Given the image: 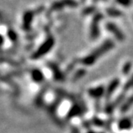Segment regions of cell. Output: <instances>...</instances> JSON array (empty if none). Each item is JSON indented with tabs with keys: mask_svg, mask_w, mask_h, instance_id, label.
<instances>
[{
	"mask_svg": "<svg viewBox=\"0 0 133 133\" xmlns=\"http://www.w3.org/2000/svg\"><path fill=\"white\" fill-rule=\"evenodd\" d=\"M118 127L120 129H129L132 127V122L128 118L122 119L119 122Z\"/></svg>",
	"mask_w": 133,
	"mask_h": 133,
	"instance_id": "52a82bcc",
	"label": "cell"
},
{
	"mask_svg": "<svg viewBox=\"0 0 133 133\" xmlns=\"http://www.w3.org/2000/svg\"><path fill=\"white\" fill-rule=\"evenodd\" d=\"M114 47V43L112 42L110 40H107L105 42L103 43V44L101 46H100L99 48H98L95 51L91 52L90 54L84 58L82 59L81 63L85 64V65H91L100 57L103 54H104L105 52L109 51L110 49Z\"/></svg>",
	"mask_w": 133,
	"mask_h": 133,
	"instance_id": "6da1fadb",
	"label": "cell"
},
{
	"mask_svg": "<svg viewBox=\"0 0 133 133\" xmlns=\"http://www.w3.org/2000/svg\"><path fill=\"white\" fill-rule=\"evenodd\" d=\"M133 104V95L129 98L125 103L124 104V105L122 106L121 107V112H127L129 109V108Z\"/></svg>",
	"mask_w": 133,
	"mask_h": 133,
	"instance_id": "9c48e42d",
	"label": "cell"
},
{
	"mask_svg": "<svg viewBox=\"0 0 133 133\" xmlns=\"http://www.w3.org/2000/svg\"><path fill=\"white\" fill-rule=\"evenodd\" d=\"M104 87H96V88H93V89H91L89 90V94L91 95L92 97H94V98H98L101 97V95L104 94Z\"/></svg>",
	"mask_w": 133,
	"mask_h": 133,
	"instance_id": "8992f818",
	"label": "cell"
},
{
	"mask_svg": "<svg viewBox=\"0 0 133 133\" xmlns=\"http://www.w3.org/2000/svg\"><path fill=\"white\" fill-rule=\"evenodd\" d=\"M78 4L75 0H60L54 2L51 6V10H59L64 6H70V7H76Z\"/></svg>",
	"mask_w": 133,
	"mask_h": 133,
	"instance_id": "3957f363",
	"label": "cell"
},
{
	"mask_svg": "<svg viewBox=\"0 0 133 133\" xmlns=\"http://www.w3.org/2000/svg\"><path fill=\"white\" fill-rule=\"evenodd\" d=\"M116 2L119 5L124 6V7H128L132 4V0H115Z\"/></svg>",
	"mask_w": 133,
	"mask_h": 133,
	"instance_id": "8fae6325",
	"label": "cell"
},
{
	"mask_svg": "<svg viewBox=\"0 0 133 133\" xmlns=\"http://www.w3.org/2000/svg\"><path fill=\"white\" fill-rule=\"evenodd\" d=\"M80 113V108L78 107H73L72 109L70 110V113H69V116H70V117H72V116H76L78 114H79Z\"/></svg>",
	"mask_w": 133,
	"mask_h": 133,
	"instance_id": "7c38bea8",
	"label": "cell"
},
{
	"mask_svg": "<svg viewBox=\"0 0 133 133\" xmlns=\"http://www.w3.org/2000/svg\"><path fill=\"white\" fill-rule=\"evenodd\" d=\"M131 70V63H127L124 66V68H123V72H124L125 75H127V73H129V72Z\"/></svg>",
	"mask_w": 133,
	"mask_h": 133,
	"instance_id": "4fadbf2b",
	"label": "cell"
},
{
	"mask_svg": "<svg viewBox=\"0 0 133 133\" xmlns=\"http://www.w3.org/2000/svg\"><path fill=\"white\" fill-rule=\"evenodd\" d=\"M107 13H108V14L110 16H115H115H120L122 14L121 11L115 9V8H109V9L107 10Z\"/></svg>",
	"mask_w": 133,
	"mask_h": 133,
	"instance_id": "30bf717a",
	"label": "cell"
},
{
	"mask_svg": "<svg viewBox=\"0 0 133 133\" xmlns=\"http://www.w3.org/2000/svg\"><path fill=\"white\" fill-rule=\"evenodd\" d=\"M72 133H79V131H78V129H74L72 130Z\"/></svg>",
	"mask_w": 133,
	"mask_h": 133,
	"instance_id": "5bb4252c",
	"label": "cell"
},
{
	"mask_svg": "<svg viewBox=\"0 0 133 133\" xmlns=\"http://www.w3.org/2000/svg\"><path fill=\"white\" fill-rule=\"evenodd\" d=\"M84 1H85V0H81V2H84Z\"/></svg>",
	"mask_w": 133,
	"mask_h": 133,
	"instance_id": "2e32d148",
	"label": "cell"
},
{
	"mask_svg": "<svg viewBox=\"0 0 133 133\" xmlns=\"http://www.w3.org/2000/svg\"><path fill=\"white\" fill-rule=\"evenodd\" d=\"M106 28L109 31H110L112 33H113V35L117 38V39H118L119 41H123L124 39V34L117 28V26L115 24L108 23L106 25Z\"/></svg>",
	"mask_w": 133,
	"mask_h": 133,
	"instance_id": "277c9868",
	"label": "cell"
},
{
	"mask_svg": "<svg viewBox=\"0 0 133 133\" xmlns=\"http://www.w3.org/2000/svg\"><path fill=\"white\" fill-rule=\"evenodd\" d=\"M103 18V15L98 14L95 15V17L93 18L92 22L91 24V29H90V34L91 37L93 38H95L99 34V29H98V22L101 19Z\"/></svg>",
	"mask_w": 133,
	"mask_h": 133,
	"instance_id": "7a4b0ae2",
	"label": "cell"
},
{
	"mask_svg": "<svg viewBox=\"0 0 133 133\" xmlns=\"http://www.w3.org/2000/svg\"><path fill=\"white\" fill-rule=\"evenodd\" d=\"M88 133H95V132H88Z\"/></svg>",
	"mask_w": 133,
	"mask_h": 133,
	"instance_id": "9a60e30c",
	"label": "cell"
},
{
	"mask_svg": "<svg viewBox=\"0 0 133 133\" xmlns=\"http://www.w3.org/2000/svg\"><path fill=\"white\" fill-rule=\"evenodd\" d=\"M33 16H34V13L32 10H27V11H25L24 16H23V22H24L25 27L29 26L30 24V23L32 22Z\"/></svg>",
	"mask_w": 133,
	"mask_h": 133,
	"instance_id": "5b68a950",
	"label": "cell"
},
{
	"mask_svg": "<svg viewBox=\"0 0 133 133\" xmlns=\"http://www.w3.org/2000/svg\"><path fill=\"white\" fill-rule=\"evenodd\" d=\"M118 84L119 81L118 79H115L114 81L111 82V84L109 85L108 88H107V97H109L110 95L113 93V92L117 88V87L118 86Z\"/></svg>",
	"mask_w": 133,
	"mask_h": 133,
	"instance_id": "ba28073f",
	"label": "cell"
}]
</instances>
